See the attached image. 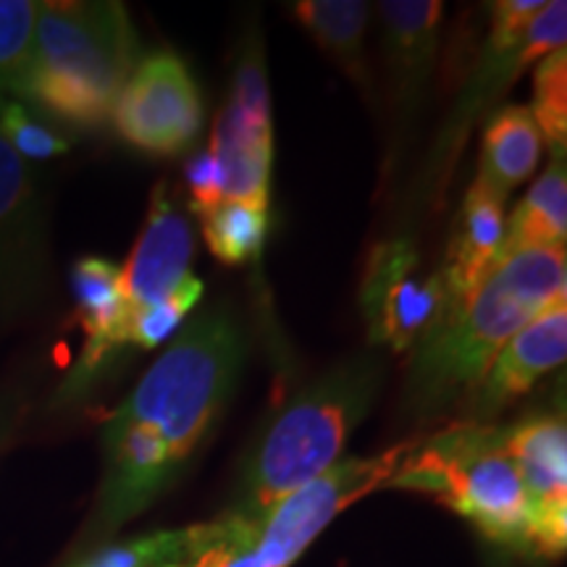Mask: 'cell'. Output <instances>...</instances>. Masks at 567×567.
I'll return each mask as SVG.
<instances>
[{"instance_id":"9a60e30c","label":"cell","mask_w":567,"mask_h":567,"mask_svg":"<svg viewBox=\"0 0 567 567\" xmlns=\"http://www.w3.org/2000/svg\"><path fill=\"white\" fill-rule=\"evenodd\" d=\"M71 292L76 321L84 331V347L59 389L61 402H74L92 392V386L132 350L126 339L130 318L122 292V266L97 255L80 258L71 268Z\"/></svg>"},{"instance_id":"e0dca14e","label":"cell","mask_w":567,"mask_h":567,"mask_svg":"<svg viewBox=\"0 0 567 567\" xmlns=\"http://www.w3.org/2000/svg\"><path fill=\"white\" fill-rule=\"evenodd\" d=\"M507 197L473 182L452 224L444 260L439 266L450 305L465 300L502 260Z\"/></svg>"},{"instance_id":"3957f363","label":"cell","mask_w":567,"mask_h":567,"mask_svg":"<svg viewBox=\"0 0 567 567\" xmlns=\"http://www.w3.org/2000/svg\"><path fill=\"white\" fill-rule=\"evenodd\" d=\"M384 381L386 358L371 347L305 381L255 439L226 513L258 517L331 471L371 415Z\"/></svg>"},{"instance_id":"5bb4252c","label":"cell","mask_w":567,"mask_h":567,"mask_svg":"<svg viewBox=\"0 0 567 567\" xmlns=\"http://www.w3.org/2000/svg\"><path fill=\"white\" fill-rule=\"evenodd\" d=\"M195 226L168 182L153 189L151 208L122 268L126 318L166 302L193 279ZM130 326V323H126Z\"/></svg>"},{"instance_id":"ba28073f","label":"cell","mask_w":567,"mask_h":567,"mask_svg":"<svg viewBox=\"0 0 567 567\" xmlns=\"http://www.w3.org/2000/svg\"><path fill=\"white\" fill-rule=\"evenodd\" d=\"M208 151L218 161L224 200L266 208L271 200L274 124L266 74V45L258 27L239 42L229 95L213 124Z\"/></svg>"},{"instance_id":"83f0119b","label":"cell","mask_w":567,"mask_h":567,"mask_svg":"<svg viewBox=\"0 0 567 567\" xmlns=\"http://www.w3.org/2000/svg\"><path fill=\"white\" fill-rule=\"evenodd\" d=\"M27 415V394L21 389H3L0 392V452L9 446L21 429V421Z\"/></svg>"},{"instance_id":"d6986e66","label":"cell","mask_w":567,"mask_h":567,"mask_svg":"<svg viewBox=\"0 0 567 567\" xmlns=\"http://www.w3.org/2000/svg\"><path fill=\"white\" fill-rule=\"evenodd\" d=\"M542 132L528 105H505L488 116L481 140V163L476 182L509 197L515 187L526 184L542 161Z\"/></svg>"},{"instance_id":"4fadbf2b","label":"cell","mask_w":567,"mask_h":567,"mask_svg":"<svg viewBox=\"0 0 567 567\" xmlns=\"http://www.w3.org/2000/svg\"><path fill=\"white\" fill-rule=\"evenodd\" d=\"M505 444L534 515V555L559 559L567 547L565 410H544L507 423Z\"/></svg>"},{"instance_id":"484cf974","label":"cell","mask_w":567,"mask_h":567,"mask_svg":"<svg viewBox=\"0 0 567 567\" xmlns=\"http://www.w3.org/2000/svg\"><path fill=\"white\" fill-rule=\"evenodd\" d=\"M0 134L27 163L55 158V155L69 153L71 147V142L61 132L48 126L13 97L0 101Z\"/></svg>"},{"instance_id":"9c48e42d","label":"cell","mask_w":567,"mask_h":567,"mask_svg":"<svg viewBox=\"0 0 567 567\" xmlns=\"http://www.w3.org/2000/svg\"><path fill=\"white\" fill-rule=\"evenodd\" d=\"M450 308L442 276L425 271L410 234L375 243L360 279V313L371 350L410 354Z\"/></svg>"},{"instance_id":"5b68a950","label":"cell","mask_w":567,"mask_h":567,"mask_svg":"<svg viewBox=\"0 0 567 567\" xmlns=\"http://www.w3.org/2000/svg\"><path fill=\"white\" fill-rule=\"evenodd\" d=\"M386 488L431 496L488 542L534 555V515L507 452L505 425L455 421L417 436Z\"/></svg>"},{"instance_id":"44dd1931","label":"cell","mask_w":567,"mask_h":567,"mask_svg":"<svg viewBox=\"0 0 567 567\" xmlns=\"http://www.w3.org/2000/svg\"><path fill=\"white\" fill-rule=\"evenodd\" d=\"M203 239L226 266L258 264L264 258L268 237V210L255 205L221 200L200 216Z\"/></svg>"},{"instance_id":"30bf717a","label":"cell","mask_w":567,"mask_h":567,"mask_svg":"<svg viewBox=\"0 0 567 567\" xmlns=\"http://www.w3.org/2000/svg\"><path fill=\"white\" fill-rule=\"evenodd\" d=\"M51 279L48 203L38 174L0 134V323L30 316Z\"/></svg>"},{"instance_id":"4316f807","label":"cell","mask_w":567,"mask_h":567,"mask_svg":"<svg viewBox=\"0 0 567 567\" xmlns=\"http://www.w3.org/2000/svg\"><path fill=\"white\" fill-rule=\"evenodd\" d=\"M184 182H187L189 193V213L197 218L224 200L221 168H218V161L213 158L208 147L193 151L189 155L187 166H184Z\"/></svg>"},{"instance_id":"ffe728a7","label":"cell","mask_w":567,"mask_h":567,"mask_svg":"<svg viewBox=\"0 0 567 567\" xmlns=\"http://www.w3.org/2000/svg\"><path fill=\"white\" fill-rule=\"evenodd\" d=\"M567 153H549V166L505 224L502 258L523 250L559 247L567 239Z\"/></svg>"},{"instance_id":"7c38bea8","label":"cell","mask_w":567,"mask_h":567,"mask_svg":"<svg viewBox=\"0 0 567 567\" xmlns=\"http://www.w3.org/2000/svg\"><path fill=\"white\" fill-rule=\"evenodd\" d=\"M381 19V63H384L389 116H392V153L386 172H394L402 147L415 130L429 97V84L442 45L444 3L439 0H384Z\"/></svg>"},{"instance_id":"ac0fdd59","label":"cell","mask_w":567,"mask_h":567,"mask_svg":"<svg viewBox=\"0 0 567 567\" xmlns=\"http://www.w3.org/2000/svg\"><path fill=\"white\" fill-rule=\"evenodd\" d=\"M371 13L373 9L363 0H300L292 6V17L302 30L373 105L375 84L365 53Z\"/></svg>"},{"instance_id":"8fae6325","label":"cell","mask_w":567,"mask_h":567,"mask_svg":"<svg viewBox=\"0 0 567 567\" xmlns=\"http://www.w3.org/2000/svg\"><path fill=\"white\" fill-rule=\"evenodd\" d=\"M203 97L193 71L176 53L142 59L113 105L111 122L126 145L147 155L193 153L203 132Z\"/></svg>"},{"instance_id":"7a4b0ae2","label":"cell","mask_w":567,"mask_h":567,"mask_svg":"<svg viewBox=\"0 0 567 567\" xmlns=\"http://www.w3.org/2000/svg\"><path fill=\"white\" fill-rule=\"evenodd\" d=\"M565 300V250L544 247L502 258L410 350L400 413L413 423H429L463 410L502 347L528 321Z\"/></svg>"},{"instance_id":"cb8c5ba5","label":"cell","mask_w":567,"mask_h":567,"mask_svg":"<svg viewBox=\"0 0 567 567\" xmlns=\"http://www.w3.org/2000/svg\"><path fill=\"white\" fill-rule=\"evenodd\" d=\"M187 549V528L155 530L132 542L109 544L74 567H176Z\"/></svg>"},{"instance_id":"2e32d148","label":"cell","mask_w":567,"mask_h":567,"mask_svg":"<svg viewBox=\"0 0 567 567\" xmlns=\"http://www.w3.org/2000/svg\"><path fill=\"white\" fill-rule=\"evenodd\" d=\"M567 358V300L551 305L523 326L494 358L476 392L463 405V421L494 423V417L528 394Z\"/></svg>"},{"instance_id":"52a82bcc","label":"cell","mask_w":567,"mask_h":567,"mask_svg":"<svg viewBox=\"0 0 567 567\" xmlns=\"http://www.w3.org/2000/svg\"><path fill=\"white\" fill-rule=\"evenodd\" d=\"M567 42V3L551 0L544 3L538 17L523 32H499L488 27V38L481 48L473 71L467 74L465 87L460 92L455 109L450 111L439 132L434 151L425 161L417 176V195L413 208L439 205L444 197L452 168L463 153L467 134L492 105L499 101L530 63H538L544 55L559 51Z\"/></svg>"},{"instance_id":"603a6c76","label":"cell","mask_w":567,"mask_h":567,"mask_svg":"<svg viewBox=\"0 0 567 567\" xmlns=\"http://www.w3.org/2000/svg\"><path fill=\"white\" fill-rule=\"evenodd\" d=\"M530 116L549 153H567V53L551 51L536 63Z\"/></svg>"},{"instance_id":"277c9868","label":"cell","mask_w":567,"mask_h":567,"mask_svg":"<svg viewBox=\"0 0 567 567\" xmlns=\"http://www.w3.org/2000/svg\"><path fill=\"white\" fill-rule=\"evenodd\" d=\"M140 63V38L130 11L116 0L40 3L24 101L59 122L92 130L113 105Z\"/></svg>"},{"instance_id":"7402d4cb","label":"cell","mask_w":567,"mask_h":567,"mask_svg":"<svg viewBox=\"0 0 567 567\" xmlns=\"http://www.w3.org/2000/svg\"><path fill=\"white\" fill-rule=\"evenodd\" d=\"M38 11L34 0H0V101L24 95Z\"/></svg>"},{"instance_id":"d4e9b609","label":"cell","mask_w":567,"mask_h":567,"mask_svg":"<svg viewBox=\"0 0 567 567\" xmlns=\"http://www.w3.org/2000/svg\"><path fill=\"white\" fill-rule=\"evenodd\" d=\"M205 284L203 279L193 276L179 292L168 297L166 302L155 305L151 310H142V313L130 318L126 326V339L130 347H140V350H155L163 342H168L176 334V329H182V323L187 321V316L197 308V302L203 300Z\"/></svg>"},{"instance_id":"6da1fadb","label":"cell","mask_w":567,"mask_h":567,"mask_svg":"<svg viewBox=\"0 0 567 567\" xmlns=\"http://www.w3.org/2000/svg\"><path fill=\"white\" fill-rule=\"evenodd\" d=\"M247 329L226 302L182 323L103 425V481L92 538H105L179 478L229 410L247 360Z\"/></svg>"},{"instance_id":"8992f818","label":"cell","mask_w":567,"mask_h":567,"mask_svg":"<svg viewBox=\"0 0 567 567\" xmlns=\"http://www.w3.org/2000/svg\"><path fill=\"white\" fill-rule=\"evenodd\" d=\"M417 436L373 457H347L258 517H221L187 528L176 567H292L331 520L375 488H386Z\"/></svg>"}]
</instances>
